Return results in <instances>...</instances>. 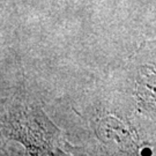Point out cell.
<instances>
[{
  "label": "cell",
  "mask_w": 156,
  "mask_h": 156,
  "mask_svg": "<svg viewBox=\"0 0 156 156\" xmlns=\"http://www.w3.org/2000/svg\"><path fill=\"white\" fill-rule=\"evenodd\" d=\"M1 156H7V155H5V151H2V155Z\"/></svg>",
  "instance_id": "4"
},
{
  "label": "cell",
  "mask_w": 156,
  "mask_h": 156,
  "mask_svg": "<svg viewBox=\"0 0 156 156\" xmlns=\"http://www.w3.org/2000/svg\"><path fill=\"white\" fill-rule=\"evenodd\" d=\"M94 131L106 156H141L142 145L139 134L129 122L105 115L96 119Z\"/></svg>",
  "instance_id": "2"
},
{
  "label": "cell",
  "mask_w": 156,
  "mask_h": 156,
  "mask_svg": "<svg viewBox=\"0 0 156 156\" xmlns=\"http://www.w3.org/2000/svg\"><path fill=\"white\" fill-rule=\"evenodd\" d=\"M134 96L138 111L156 120V62L142 64L134 79Z\"/></svg>",
  "instance_id": "3"
},
{
  "label": "cell",
  "mask_w": 156,
  "mask_h": 156,
  "mask_svg": "<svg viewBox=\"0 0 156 156\" xmlns=\"http://www.w3.org/2000/svg\"><path fill=\"white\" fill-rule=\"evenodd\" d=\"M1 131L7 139L21 144L29 156H78L39 106L20 104L9 108L2 115Z\"/></svg>",
  "instance_id": "1"
}]
</instances>
